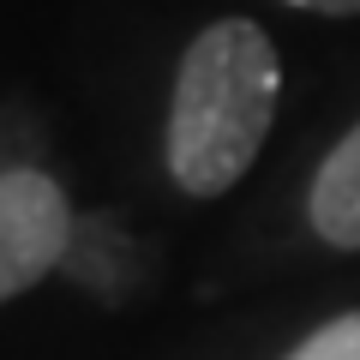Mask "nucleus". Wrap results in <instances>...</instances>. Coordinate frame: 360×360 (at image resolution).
Masks as SVG:
<instances>
[{"instance_id":"f257e3e1","label":"nucleus","mask_w":360,"mask_h":360,"mask_svg":"<svg viewBox=\"0 0 360 360\" xmlns=\"http://www.w3.org/2000/svg\"><path fill=\"white\" fill-rule=\"evenodd\" d=\"M283 96L276 42L252 18H217L180 54L168 103V174L180 193L217 198L258 162Z\"/></svg>"},{"instance_id":"f03ea898","label":"nucleus","mask_w":360,"mask_h":360,"mask_svg":"<svg viewBox=\"0 0 360 360\" xmlns=\"http://www.w3.org/2000/svg\"><path fill=\"white\" fill-rule=\"evenodd\" d=\"M72 205L42 168H0V300L37 288L72 246Z\"/></svg>"},{"instance_id":"7ed1b4c3","label":"nucleus","mask_w":360,"mask_h":360,"mask_svg":"<svg viewBox=\"0 0 360 360\" xmlns=\"http://www.w3.org/2000/svg\"><path fill=\"white\" fill-rule=\"evenodd\" d=\"M307 217L324 246L360 252V127L342 132V144L319 162L312 193H307Z\"/></svg>"},{"instance_id":"20e7f679","label":"nucleus","mask_w":360,"mask_h":360,"mask_svg":"<svg viewBox=\"0 0 360 360\" xmlns=\"http://www.w3.org/2000/svg\"><path fill=\"white\" fill-rule=\"evenodd\" d=\"M288 360H360V312H342V319L319 324Z\"/></svg>"},{"instance_id":"39448f33","label":"nucleus","mask_w":360,"mask_h":360,"mask_svg":"<svg viewBox=\"0 0 360 360\" xmlns=\"http://www.w3.org/2000/svg\"><path fill=\"white\" fill-rule=\"evenodd\" d=\"M283 6H307V13H324V18H354L360 0H283Z\"/></svg>"}]
</instances>
